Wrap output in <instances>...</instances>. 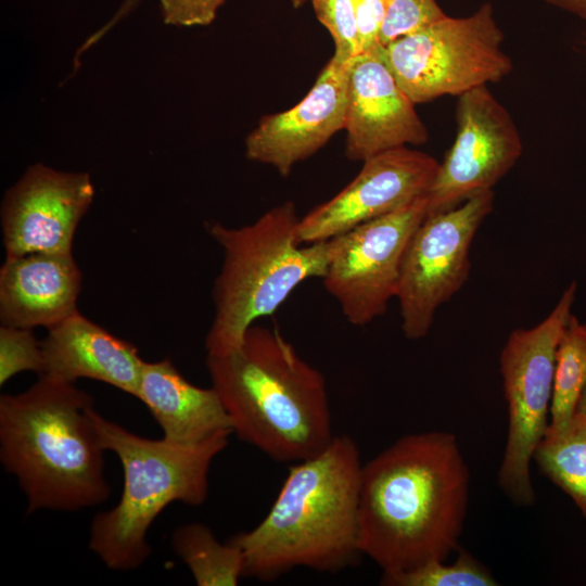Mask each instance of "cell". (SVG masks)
<instances>
[{
    "instance_id": "1",
    "label": "cell",
    "mask_w": 586,
    "mask_h": 586,
    "mask_svg": "<svg viewBox=\"0 0 586 586\" xmlns=\"http://www.w3.org/2000/svg\"><path fill=\"white\" fill-rule=\"evenodd\" d=\"M470 471L453 433L399 437L364 463L359 544L383 571L445 561L458 549L467 517Z\"/></svg>"
},
{
    "instance_id": "2",
    "label": "cell",
    "mask_w": 586,
    "mask_h": 586,
    "mask_svg": "<svg viewBox=\"0 0 586 586\" xmlns=\"http://www.w3.org/2000/svg\"><path fill=\"white\" fill-rule=\"evenodd\" d=\"M362 466L356 442L339 434L291 467L265 518L228 539L243 552L244 577L269 582L296 568L337 573L356 564Z\"/></svg>"
},
{
    "instance_id": "3",
    "label": "cell",
    "mask_w": 586,
    "mask_h": 586,
    "mask_svg": "<svg viewBox=\"0 0 586 586\" xmlns=\"http://www.w3.org/2000/svg\"><path fill=\"white\" fill-rule=\"evenodd\" d=\"M237 437L279 462L322 451L335 435L323 374L277 329L252 324L239 348L206 356Z\"/></svg>"
},
{
    "instance_id": "4",
    "label": "cell",
    "mask_w": 586,
    "mask_h": 586,
    "mask_svg": "<svg viewBox=\"0 0 586 586\" xmlns=\"http://www.w3.org/2000/svg\"><path fill=\"white\" fill-rule=\"evenodd\" d=\"M92 396L75 383L39 377L0 396V462L23 491L26 512H73L111 496L104 453L88 417Z\"/></svg>"
},
{
    "instance_id": "5",
    "label": "cell",
    "mask_w": 586,
    "mask_h": 586,
    "mask_svg": "<svg viewBox=\"0 0 586 586\" xmlns=\"http://www.w3.org/2000/svg\"><path fill=\"white\" fill-rule=\"evenodd\" d=\"M88 417L103 448L119 459L124 476L118 502L93 517L88 548L109 569L133 571L150 557L148 532L167 506L206 501L211 466L233 433L220 431L198 443L179 444L132 433L93 405Z\"/></svg>"
},
{
    "instance_id": "6",
    "label": "cell",
    "mask_w": 586,
    "mask_h": 586,
    "mask_svg": "<svg viewBox=\"0 0 586 586\" xmlns=\"http://www.w3.org/2000/svg\"><path fill=\"white\" fill-rule=\"evenodd\" d=\"M298 220L294 203L286 201L246 226H208L224 260L213 285L215 310L205 339L206 356L239 348L257 319L276 313L304 281L323 277L334 238L301 244Z\"/></svg>"
},
{
    "instance_id": "7",
    "label": "cell",
    "mask_w": 586,
    "mask_h": 586,
    "mask_svg": "<svg viewBox=\"0 0 586 586\" xmlns=\"http://www.w3.org/2000/svg\"><path fill=\"white\" fill-rule=\"evenodd\" d=\"M504 38L486 2L468 16L445 15L380 49L397 84L419 104L459 97L507 77L513 64L501 49Z\"/></svg>"
},
{
    "instance_id": "8",
    "label": "cell",
    "mask_w": 586,
    "mask_h": 586,
    "mask_svg": "<svg viewBox=\"0 0 586 586\" xmlns=\"http://www.w3.org/2000/svg\"><path fill=\"white\" fill-rule=\"evenodd\" d=\"M576 290V282L570 283L539 323L514 329L499 356L508 406V435L498 482L505 494L520 506L535 501L530 467L549 426L556 352L572 315Z\"/></svg>"
},
{
    "instance_id": "9",
    "label": "cell",
    "mask_w": 586,
    "mask_h": 586,
    "mask_svg": "<svg viewBox=\"0 0 586 586\" xmlns=\"http://www.w3.org/2000/svg\"><path fill=\"white\" fill-rule=\"evenodd\" d=\"M493 190L426 215L408 245L396 298L408 340L425 337L441 305L468 281L473 239L494 208Z\"/></svg>"
},
{
    "instance_id": "10",
    "label": "cell",
    "mask_w": 586,
    "mask_h": 586,
    "mask_svg": "<svg viewBox=\"0 0 586 586\" xmlns=\"http://www.w3.org/2000/svg\"><path fill=\"white\" fill-rule=\"evenodd\" d=\"M426 215L425 195L334 238L321 279L349 323L368 324L396 298L408 245Z\"/></svg>"
},
{
    "instance_id": "11",
    "label": "cell",
    "mask_w": 586,
    "mask_h": 586,
    "mask_svg": "<svg viewBox=\"0 0 586 586\" xmlns=\"http://www.w3.org/2000/svg\"><path fill=\"white\" fill-rule=\"evenodd\" d=\"M456 137L428 192V215L454 208L493 187L523 152L518 127L487 86L458 97Z\"/></svg>"
},
{
    "instance_id": "12",
    "label": "cell",
    "mask_w": 586,
    "mask_h": 586,
    "mask_svg": "<svg viewBox=\"0 0 586 586\" xmlns=\"http://www.w3.org/2000/svg\"><path fill=\"white\" fill-rule=\"evenodd\" d=\"M438 164L432 155L407 146L367 158L345 188L300 217L298 242L335 238L428 195Z\"/></svg>"
},
{
    "instance_id": "13",
    "label": "cell",
    "mask_w": 586,
    "mask_h": 586,
    "mask_svg": "<svg viewBox=\"0 0 586 586\" xmlns=\"http://www.w3.org/2000/svg\"><path fill=\"white\" fill-rule=\"evenodd\" d=\"M94 196L87 173L31 165L11 187L1 206L5 257L72 253L77 226Z\"/></svg>"
},
{
    "instance_id": "14",
    "label": "cell",
    "mask_w": 586,
    "mask_h": 586,
    "mask_svg": "<svg viewBox=\"0 0 586 586\" xmlns=\"http://www.w3.org/2000/svg\"><path fill=\"white\" fill-rule=\"evenodd\" d=\"M380 46L362 51L349 65L344 129L345 155L353 162L429 140L416 104L397 84Z\"/></svg>"
},
{
    "instance_id": "15",
    "label": "cell",
    "mask_w": 586,
    "mask_h": 586,
    "mask_svg": "<svg viewBox=\"0 0 586 586\" xmlns=\"http://www.w3.org/2000/svg\"><path fill=\"white\" fill-rule=\"evenodd\" d=\"M349 62L332 56L308 93L290 110L264 116L245 140L249 160L282 177L344 129Z\"/></svg>"
},
{
    "instance_id": "16",
    "label": "cell",
    "mask_w": 586,
    "mask_h": 586,
    "mask_svg": "<svg viewBox=\"0 0 586 586\" xmlns=\"http://www.w3.org/2000/svg\"><path fill=\"white\" fill-rule=\"evenodd\" d=\"M41 344L43 371L39 377L69 383L92 379L137 398L144 362L137 347L78 310L49 328Z\"/></svg>"
},
{
    "instance_id": "17",
    "label": "cell",
    "mask_w": 586,
    "mask_h": 586,
    "mask_svg": "<svg viewBox=\"0 0 586 586\" xmlns=\"http://www.w3.org/2000/svg\"><path fill=\"white\" fill-rule=\"evenodd\" d=\"M81 272L73 253L5 257L0 268L2 324L47 329L77 310Z\"/></svg>"
},
{
    "instance_id": "18",
    "label": "cell",
    "mask_w": 586,
    "mask_h": 586,
    "mask_svg": "<svg viewBox=\"0 0 586 586\" xmlns=\"http://www.w3.org/2000/svg\"><path fill=\"white\" fill-rule=\"evenodd\" d=\"M137 398L150 410L167 441L192 444L220 431H232L216 390L190 383L169 358L144 360Z\"/></svg>"
},
{
    "instance_id": "19",
    "label": "cell",
    "mask_w": 586,
    "mask_h": 586,
    "mask_svg": "<svg viewBox=\"0 0 586 586\" xmlns=\"http://www.w3.org/2000/svg\"><path fill=\"white\" fill-rule=\"evenodd\" d=\"M533 460L586 517V417L575 411L564 425H549Z\"/></svg>"
},
{
    "instance_id": "20",
    "label": "cell",
    "mask_w": 586,
    "mask_h": 586,
    "mask_svg": "<svg viewBox=\"0 0 586 586\" xmlns=\"http://www.w3.org/2000/svg\"><path fill=\"white\" fill-rule=\"evenodd\" d=\"M170 543L198 586H235L244 577L242 550L230 540L219 542L205 524L192 522L178 526Z\"/></svg>"
},
{
    "instance_id": "21",
    "label": "cell",
    "mask_w": 586,
    "mask_h": 586,
    "mask_svg": "<svg viewBox=\"0 0 586 586\" xmlns=\"http://www.w3.org/2000/svg\"><path fill=\"white\" fill-rule=\"evenodd\" d=\"M585 386L586 323L572 314L556 352L550 426H562L572 418Z\"/></svg>"
},
{
    "instance_id": "22",
    "label": "cell",
    "mask_w": 586,
    "mask_h": 586,
    "mask_svg": "<svg viewBox=\"0 0 586 586\" xmlns=\"http://www.w3.org/2000/svg\"><path fill=\"white\" fill-rule=\"evenodd\" d=\"M381 584L386 586H496L492 573L472 556L460 551L451 564L430 560L411 570L382 574Z\"/></svg>"
},
{
    "instance_id": "23",
    "label": "cell",
    "mask_w": 586,
    "mask_h": 586,
    "mask_svg": "<svg viewBox=\"0 0 586 586\" xmlns=\"http://www.w3.org/2000/svg\"><path fill=\"white\" fill-rule=\"evenodd\" d=\"M24 371L40 375L43 371L42 344L33 329L1 324L0 385Z\"/></svg>"
},
{
    "instance_id": "24",
    "label": "cell",
    "mask_w": 586,
    "mask_h": 586,
    "mask_svg": "<svg viewBox=\"0 0 586 586\" xmlns=\"http://www.w3.org/2000/svg\"><path fill=\"white\" fill-rule=\"evenodd\" d=\"M319 22L334 42V56L349 62L362 52L355 9L352 0H309Z\"/></svg>"
},
{
    "instance_id": "25",
    "label": "cell",
    "mask_w": 586,
    "mask_h": 586,
    "mask_svg": "<svg viewBox=\"0 0 586 586\" xmlns=\"http://www.w3.org/2000/svg\"><path fill=\"white\" fill-rule=\"evenodd\" d=\"M384 22L380 35V43L406 35L446 14L435 0H382Z\"/></svg>"
},
{
    "instance_id": "26",
    "label": "cell",
    "mask_w": 586,
    "mask_h": 586,
    "mask_svg": "<svg viewBox=\"0 0 586 586\" xmlns=\"http://www.w3.org/2000/svg\"><path fill=\"white\" fill-rule=\"evenodd\" d=\"M225 0H158L163 20L176 26L211 24Z\"/></svg>"
},
{
    "instance_id": "27",
    "label": "cell",
    "mask_w": 586,
    "mask_h": 586,
    "mask_svg": "<svg viewBox=\"0 0 586 586\" xmlns=\"http://www.w3.org/2000/svg\"><path fill=\"white\" fill-rule=\"evenodd\" d=\"M355 9L359 39L362 51H368L380 43L384 22L382 0H352Z\"/></svg>"
},
{
    "instance_id": "28",
    "label": "cell",
    "mask_w": 586,
    "mask_h": 586,
    "mask_svg": "<svg viewBox=\"0 0 586 586\" xmlns=\"http://www.w3.org/2000/svg\"><path fill=\"white\" fill-rule=\"evenodd\" d=\"M141 0H124L120 7L117 9L115 14L93 35H91L86 42L82 44L80 52H84L86 49L91 47L93 43L99 41L112 27H114L118 22L126 17L132 10L137 8Z\"/></svg>"
},
{
    "instance_id": "29",
    "label": "cell",
    "mask_w": 586,
    "mask_h": 586,
    "mask_svg": "<svg viewBox=\"0 0 586 586\" xmlns=\"http://www.w3.org/2000/svg\"><path fill=\"white\" fill-rule=\"evenodd\" d=\"M551 5L586 20V0H543Z\"/></svg>"
},
{
    "instance_id": "30",
    "label": "cell",
    "mask_w": 586,
    "mask_h": 586,
    "mask_svg": "<svg viewBox=\"0 0 586 586\" xmlns=\"http://www.w3.org/2000/svg\"><path fill=\"white\" fill-rule=\"evenodd\" d=\"M575 411L586 417V386L578 398Z\"/></svg>"
},
{
    "instance_id": "31",
    "label": "cell",
    "mask_w": 586,
    "mask_h": 586,
    "mask_svg": "<svg viewBox=\"0 0 586 586\" xmlns=\"http://www.w3.org/2000/svg\"><path fill=\"white\" fill-rule=\"evenodd\" d=\"M306 1H307V0H291L292 5H293L294 8H300V7H302Z\"/></svg>"
}]
</instances>
